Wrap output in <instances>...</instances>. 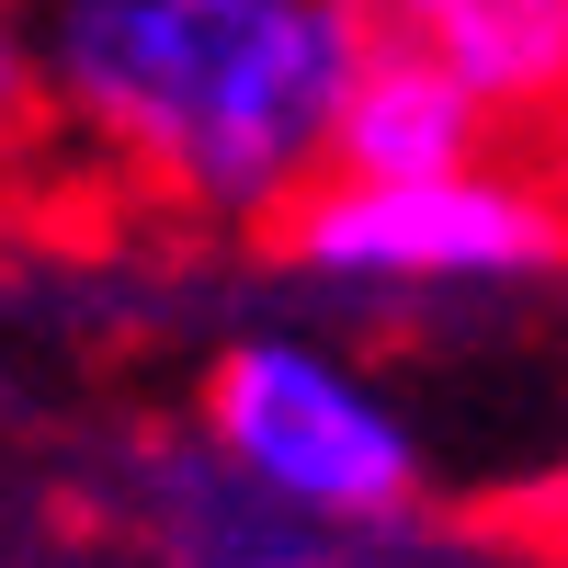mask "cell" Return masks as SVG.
Segmentation results:
<instances>
[{"label": "cell", "mask_w": 568, "mask_h": 568, "mask_svg": "<svg viewBox=\"0 0 568 568\" xmlns=\"http://www.w3.org/2000/svg\"><path fill=\"white\" fill-rule=\"evenodd\" d=\"M364 45V0H34V114L182 227H284Z\"/></svg>", "instance_id": "6da1fadb"}, {"label": "cell", "mask_w": 568, "mask_h": 568, "mask_svg": "<svg viewBox=\"0 0 568 568\" xmlns=\"http://www.w3.org/2000/svg\"><path fill=\"white\" fill-rule=\"evenodd\" d=\"M194 455L307 535H398L433 500L420 409L318 329H240L194 387Z\"/></svg>", "instance_id": "7a4b0ae2"}, {"label": "cell", "mask_w": 568, "mask_h": 568, "mask_svg": "<svg viewBox=\"0 0 568 568\" xmlns=\"http://www.w3.org/2000/svg\"><path fill=\"white\" fill-rule=\"evenodd\" d=\"M273 251L342 307H511L568 284V205L524 160H466L433 182H342L318 171L284 205Z\"/></svg>", "instance_id": "3957f363"}, {"label": "cell", "mask_w": 568, "mask_h": 568, "mask_svg": "<svg viewBox=\"0 0 568 568\" xmlns=\"http://www.w3.org/2000/svg\"><path fill=\"white\" fill-rule=\"evenodd\" d=\"M114 524L149 568H489L444 535H307V524H273L262 500H240L194 444H136L125 455V489H114Z\"/></svg>", "instance_id": "277c9868"}, {"label": "cell", "mask_w": 568, "mask_h": 568, "mask_svg": "<svg viewBox=\"0 0 568 568\" xmlns=\"http://www.w3.org/2000/svg\"><path fill=\"white\" fill-rule=\"evenodd\" d=\"M364 23L375 45L455 80L489 136L568 149V0H364Z\"/></svg>", "instance_id": "5b68a950"}, {"label": "cell", "mask_w": 568, "mask_h": 568, "mask_svg": "<svg viewBox=\"0 0 568 568\" xmlns=\"http://www.w3.org/2000/svg\"><path fill=\"white\" fill-rule=\"evenodd\" d=\"M466 160H500V136L478 125L455 80H433L398 45H364V69L342 91V125H329V171L342 182H433V171H466Z\"/></svg>", "instance_id": "8992f818"}, {"label": "cell", "mask_w": 568, "mask_h": 568, "mask_svg": "<svg viewBox=\"0 0 568 568\" xmlns=\"http://www.w3.org/2000/svg\"><path fill=\"white\" fill-rule=\"evenodd\" d=\"M34 125V0H0V149Z\"/></svg>", "instance_id": "52a82bcc"}, {"label": "cell", "mask_w": 568, "mask_h": 568, "mask_svg": "<svg viewBox=\"0 0 568 568\" xmlns=\"http://www.w3.org/2000/svg\"><path fill=\"white\" fill-rule=\"evenodd\" d=\"M45 568H91V557H45ZM103 568H149V557H136V546H114Z\"/></svg>", "instance_id": "ba28073f"}, {"label": "cell", "mask_w": 568, "mask_h": 568, "mask_svg": "<svg viewBox=\"0 0 568 568\" xmlns=\"http://www.w3.org/2000/svg\"><path fill=\"white\" fill-rule=\"evenodd\" d=\"M546 182H557V205H568V149H557V171H546Z\"/></svg>", "instance_id": "9c48e42d"}, {"label": "cell", "mask_w": 568, "mask_h": 568, "mask_svg": "<svg viewBox=\"0 0 568 568\" xmlns=\"http://www.w3.org/2000/svg\"><path fill=\"white\" fill-rule=\"evenodd\" d=\"M557 500H568V478H557Z\"/></svg>", "instance_id": "30bf717a"}]
</instances>
